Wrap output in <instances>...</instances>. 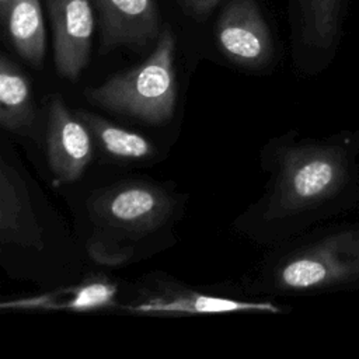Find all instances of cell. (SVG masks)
Segmentation results:
<instances>
[{
  "instance_id": "cell-1",
  "label": "cell",
  "mask_w": 359,
  "mask_h": 359,
  "mask_svg": "<svg viewBox=\"0 0 359 359\" xmlns=\"http://www.w3.org/2000/svg\"><path fill=\"white\" fill-rule=\"evenodd\" d=\"M276 160L269 219L307 223L359 209V129L290 142Z\"/></svg>"
},
{
  "instance_id": "cell-9",
  "label": "cell",
  "mask_w": 359,
  "mask_h": 359,
  "mask_svg": "<svg viewBox=\"0 0 359 359\" xmlns=\"http://www.w3.org/2000/svg\"><path fill=\"white\" fill-rule=\"evenodd\" d=\"M98 11L104 50L144 45L160 35L156 0H91Z\"/></svg>"
},
{
  "instance_id": "cell-7",
  "label": "cell",
  "mask_w": 359,
  "mask_h": 359,
  "mask_svg": "<svg viewBox=\"0 0 359 359\" xmlns=\"http://www.w3.org/2000/svg\"><path fill=\"white\" fill-rule=\"evenodd\" d=\"M88 126L70 112L59 95L49 102L46 153L50 171L60 182L77 181L93 158Z\"/></svg>"
},
{
  "instance_id": "cell-10",
  "label": "cell",
  "mask_w": 359,
  "mask_h": 359,
  "mask_svg": "<svg viewBox=\"0 0 359 359\" xmlns=\"http://www.w3.org/2000/svg\"><path fill=\"white\" fill-rule=\"evenodd\" d=\"M0 240L3 245L42 250L43 238L28 188L6 158L0 164Z\"/></svg>"
},
{
  "instance_id": "cell-5",
  "label": "cell",
  "mask_w": 359,
  "mask_h": 359,
  "mask_svg": "<svg viewBox=\"0 0 359 359\" xmlns=\"http://www.w3.org/2000/svg\"><path fill=\"white\" fill-rule=\"evenodd\" d=\"M217 41L223 53L241 66L259 67L273 53L269 27L254 0H231L217 21Z\"/></svg>"
},
{
  "instance_id": "cell-15",
  "label": "cell",
  "mask_w": 359,
  "mask_h": 359,
  "mask_svg": "<svg viewBox=\"0 0 359 359\" xmlns=\"http://www.w3.org/2000/svg\"><path fill=\"white\" fill-rule=\"evenodd\" d=\"M76 114L83 119L94 139L109 156L122 160H142L154 153L153 144L140 133L116 126L86 111H76Z\"/></svg>"
},
{
  "instance_id": "cell-12",
  "label": "cell",
  "mask_w": 359,
  "mask_h": 359,
  "mask_svg": "<svg viewBox=\"0 0 359 359\" xmlns=\"http://www.w3.org/2000/svg\"><path fill=\"white\" fill-rule=\"evenodd\" d=\"M116 286L105 279H93L80 285L48 293L1 302V309L20 310H67L91 311L114 304Z\"/></svg>"
},
{
  "instance_id": "cell-2",
  "label": "cell",
  "mask_w": 359,
  "mask_h": 359,
  "mask_svg": "<svg viewBox=\"0 0 359 359\" xmlns=\"http://www.w3.org/2000/svg\"><path fill=\"white\" fill-rule=\"evenodd\" d=\"M273 285L290 293L359 290V219L313 233L276 266Z\"/></svg>"
},
{
  "instance_id": "cell-6",
  "label": "cell",
  "mask_w": 359,
  "mask_h": 359,
  "mask_svg": "<svg viewBox=\"0 0 359 359\" xmlns=\"http://www.w3.org/2000/svg\"><path fill=\"white\" fill-rule=\"evenodd\" d=\"M57 72L76 80L87 66L94 17L90 0H46Z\"/></svg>"
},
{
  "instance_id": "cell-3",
  "label": "cell",
  "mask_w": 359,
  "mask_h": 359,
  "mask_svg": "<svg viewBox=\"0 0 359 359\" xmlns=\"http://www.w3.org/2000/svg\"><path fill=\"white\" fill-rule=\"evenodd\" d=\"M174 50V35L165 28L144 62L109 77L98 87L87 88V98L95 105L149 123L168 121L174 112L177 94Z\"/></svg>"
},
{
  "instance_id": "cell-13",
  "label": "cell",
  "mask_w": 359,
  "mask_h": 359,
  "mask_svg": "<svg viewBox=\"0 0 359 359\" xmlns=\"http://www.w3.org/2000/svg\"><path fill=\"white\" fill-rule=\"evenodd\" d=\"M35 105L27 76L6 56L0 59V123L25 135L35 125Z\"/></svg>"
},
{
  "instance_id": "cell-18",
  "label": "cell",
  "mask_w": 359,
  "mask_h": 359,
  "mask_svg": "<svg viewBox=\"0 0 359 359\" xmlns=\"http://www.w3.org/2000/svg\"><path fill=\"white\" fill-rule=\"evenodd\" d=\"M11 3H13V0H0V17L3 21L11 7Z\"/></svg>"
},
{
  "instance_id": "cell-17",
  "label": "cell",
  "mask_w": 359,
  "mask_h": 359,
  "mask_svg": "<svg viewBox=\"0 0 359 359\" xmlns=\"http://www.w3.org/2000/svg\"><path fill=\"white\" fill-rule=\"evenodd\" d=\"M220 0H187L188 7L196 15L208 14Z\"/></svg>"
},
{
  "instance_id": "cell-14",
  "label": "cell",
  "mask_w": 359,
  "mask_h": 359,
  "mask_svg": "<svg viewBox=\"0 0 359 359\" xmlns=\"http://www.w3.org/2000/svg\"><path fill=\"white\" fill-rule=\"evenodd\" d=\"M17 53L39 67L45 56V24L39 0H13L3 21Z\"/></svg>"
},
{
  "instance_id": "cell-4",
  "label": "cell",
  "mask_w": 359,
  "mask_h": 359,
  "mask_svg": "<svg viewBox=\"0 0 359 359\" xmlns=\"http://www.w3.org/2000/svg\"><path fill=\"white\" fill-rule=\"evenodd\" d=\"M351 0H293L296 36L310 69L321 70L335 57Z\"/></svg>"
},
{
  "instance_id": "cell-8",
  "label": "cell",
  "mask_w": 359,
  "mask_h": 359,
  "mask_svg": "<svg viewBox=\"0 0 359 359\" xmlns=\"http://www.w3.org/2000/svg\"><path fill=\"white\" fill-rule=\"evenodd\" d=\"M93 209L114 227L146 233L158 227L170 216L172 201L156 187L128 184L102 194L93 203Z\"/></svg>"
},
{
  "instance_id": "cell-11",
  "label": "cell",
  "mask_w": 359,
  "mask_h": 359,
  "mask_svg": "<svg viewBox=\"0 0 359 359\" xmlns=\"http://www.w3.org/2000/svg\"><path fill=\"white\" fill-rule=\"evenodd\" d=\"M126 310L140 314H223L236 311L278 313L279 307L266 302H244L177 289L146 297L128 306Z\"/></svg>"
},
{
  "instance_id": "cell-16",
  "label": "cell",
  "mask_w": 359,
  "mask_h": 359,
  "mask_svg": "<svg viewBox=\"0 0 359 359\" xmlns=\"http://www.w3.org/2000/svg\"><path fill=\"white\" fill-rule=\"evenodd\" d=\"M87 251L93 261L101 265H121L132 257V250L118 245H108L104 241H91L88 243Z\"/></svg>"
}]
</instances>
